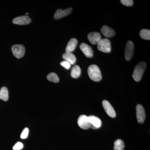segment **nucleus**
<instances>
[{"label": "nucleus", "mask_w": 150, "mask_h": 150, "mask_svg": "<svg viewBox=\"0 0 150 150\" xmlns=\"http://www.w3.org/2000/svg\"><path fill=\"white\" fill-rule=\"evenodd\" d=\"M88 74L91 79L95 82L100 81L102 79V74L99 67L96 65H91L88 69Z\"/></svg>", "instance_id": "1"}, {"label": "nucleus", "mask_w": 150, "mask_h": 150, "mask_svg": "<svg viewBox=\"0 0 150 150\" xmlns=\"http://www.w3.org/2000/svg\"><path fill=\"white\" fill-rule=\"evenodd\" d=\"M146 67V64L145 62H141L135 67L132 76L136 81L139 82L141 80Z\"/></svg>", "instance_id": "2"}, {"label": "nucleus", "mask_w": 150, "mask_h": 150, "mask_svg": "<svg viewBox=\"0 0 150 150\" xmlns=\"http://www.w3.org/2000/svg\"><path fill=\"white\" fill-rule=\"evenodd\" d=\"M98 49L103 53H110L111 51V43L108 38H103L97 44Z\"/></svg>", "instance_id": "3"}, {"label": "nucleus", "mask_w": 150, "mask_h": 150, "mask_svg": "<svg viewBox=\"0 0 150 150\" xmlns=\"http://www.w3.org/2000/svg\"><path fill=\"white\" fill-rule=\"evenodd\" d=\"M11 49L14 56L18 59H21L24 56L25 48L23 45L21 44L13 45Z\"/></svg>", "instance_id": "4"}, {"label": "nucleus", "mask_w": 150, "mask_h": 150, "mask_svg": "<svg viewBox=\"0 0 150 150\" xmlns=\"http://www.w3.org/2000/svg\"><path fill=\"white\" fill-rule=\"evenodd\" d=\"M136 114L138 122L140 123H144L146 118V113L144 108L141 105H137L136 107Z\"/></svg>", "instance_id": "5"}, {"label": "nucleus", "mask_w": 150, "mask_h": 150, "mask_svg": "<svg viewBox=\"0 0 150 150\" xmlns=\"http://www.w3.org/2000/svg\"><path fill=\"white\" fill-rule=\"evenodd\" d=\"M134 50V43L131 41H128L125 50V58L126 61H130L133 57Z\"/></svg>", "instance_id": "6"}, {"label": "nucleus", "mask_w": 150, "mask_h": 150, "mask_svg": "<svg viewBox=\"0 0 150 150\" xmlns=\"http://www.w3.org/2000/svg\"><path fill=\"white\" fill-rule=\"evenodd\" d=\"M79 126L83 129H88L90 128V124L89 122L88 116L85 115H81L78 120Z\"/></svg>", "instance_id": "7"}, {"label": "nucleus", "mask_w": 150, "mask_h": 150, "mask_svg": "<svg viewBox=\"0 0 150 150\" xmlns=\"http://www.w3.org/2000/svg\"><path fill=\"white\" fill-rule=\"evenodd\" d=\"M103 106L107 115L111 118H115L116 116V113L114 108L110 103L106 100H103L102 102Z\"/></svg>", "instance_id": "8"}, {"label": "nucleus", "mask_w": 150, "mask_h": 150, "mask_svg": "<svg viewBox=\"0 0 150 150\" xmlns=\"http://www.w3.org/2000/svg\"><path fill=\"white\" fill-rule=\"evenodd\" d=\"M89 122L90 124V128L92 129H98L100 128L102 124L101 120L95 115H90L88 116Z\"/></svg>", "instance_id": "9"}, {"label": "nucleus", "mask_w": 150, "mask_h": 150, "mask_svg": "<svg viewBox=\"0 0 150 150\" xmlns=\"http://www.w3.org/2000/svg\"><path fill=\"white\" fill-rule=\"evenodd\" d=\"M31 22V19L27 16H24L18 17L14 18L13 23L14 24L19 25H25L29 24Z\"/></svg>", "instance_id": "10"}, {"label": "nucleus", "mask_w": 150, "mask_h": 150, "mask_svg": "<svg viewBox=\"0 0 150 150\" xmlns=\"http://www.w3.org/2000/svg\"><path fill=\"white\" fill-rule=\"evenodd\" d=\"M88 39L93 45H96L101 40V36L98 32L90 33L88 35Z\"/></svg>", "instance_id": "11"}, {"label": "nucleus", "mask_w": 150, "mask_h": 150, "mask_svg": "<svg viewBox=\"0 0 150 150\" xmlns=\"http://www.w3.org/2000/svg\"><path fill=\"white\" fill-rule=\"evenodd\" d=\"M80 49L87 58H92L93 56L92 48L86 43H82L80 46Z\"/></svg>", "instance_id": "12"}, {"label": "nucleus", "mask_w": 150, "mask_h": 150, "mask_svg": "<svg viewBox=\"0 0 150 150\" xmlns=\"http://www.w3.org/2000/svg\"><path fill=\"white\" fill-rule=\"evenodd\" d=\"M72 8H69L66 10L59 9L57 10L55 13L54 15V18L56 20H58L64 17L69 15L72 12Z\"/></svg>", "instance_id": "13"}, {"label": "nucleus", "mask_w": 150, "mask_h": 150, "mask_svg": "<svg viewBox=\"0 0 150 150\" xmlns=\"http://www.w3.org/2000/svg\"><path fill=\"white\" fill-rule=\"evenodd\" d=\"M100 31L103 35L105 37L110 38L113 37L115 35V31L107 25H104L100 29Z\"/></svg>", "instance_id": "14"}, {"label": "nucleus", "mask_w": 150, "mask_h": 150, "mask_svg": "<svg viewBox=\"0 0 150 150\" xmlns=\"http://www.w3.org/2000/svg\"><path fill=\"white\" fill-rule=\"evenodd\" d=\"M78 40L76 38H73L68 42L66 48V52L72 53L76 49L78 44Z\"/></svg>", "instance_id": "15"}, {"label": "nucleus", "mask_w": 150, "mask_h": 150, "mask_svg": "<svg viewBox=\"0 0 150 150\" xmlns=\"http://www.w3.org/2000/svg\"><path fill=\"white\" fill-rule=\"evenodd\" d=\"M62 58L65 61L69 62L71 65L74 64L76 61V56L72 53L66 52L62 56Z\"/></svg>", "instance_id": "16"}, {"label": "nucleus", "mask_w": 150, "mask_h": 150, "mask_svg": "<svg viewBox=\"0 0 150 150\" xmlns=\"http://www.w3.org/2000/svg\"><path fill=\"white\" fill-rule=\"evenodd\" d=\"M81 74V69L78 65H75L72 69L71 76L74 79H77Z\"/></svg>", "instance_id": "17"}, {"label": "nucleus", "mask_w": 150, "mask_h": 150, "mask_svg": "<svg viewBox=\"0 0 150 150\" xmlns=\"http://www.w3.org/2000/svg\"><path fill=\"white\" fill-rule=\"evenodd\" d=\"M8 98V90L6 87H3L0 90V99L6 101Z\"/></svg>", "instance_id": "18"}, {"label": "nucleus", "mask_w": 150, "mask_h": 150, "mask_svg": "<svg viewBox=\"0 0 150 150\" xmlns=\"http://www.w3.org/2000/svg\"><path fill=\"white\" fill-rule=\"evenodd\" d=\"M125 147V144L123 140L118 139L114 142V150H121Z\"/></svg>", "instance_id": "19"}, {"label": "nucleus", "mask_w": 150, "mask_h": 150, "mask_svg": "<svg viewBox=\"0 0 150 150\" xmlns=\"http://www.w3.org/2000/svg\"><path fill=\"white\" fill-rule=\"evenodd\" d=\"M140 37L144 40H150V30H149L143 29L140 31Z\"/></svg>", "instance_id": "20"}, {"label": "nucleus", "mask_w": 150, "mask_h": 150, "mask_svg": "<svg viewBox=\"0 0 150 150\" xmlns=\"http://www.w3.org/2000/svg\"><path fill=\"white\" fill-rule=\"evenodd\" d=\"M47 78L48 81L54 83H58L59 81V76L55 73H50L47 76Z\"/></svg>", "instance_id": "21"}, {"label": "nucleus", "mask_w": 150, "mask_h": 150, "mask_svg": "<svg viewBox=\"0 0 150 150\" xmlns=\"http://www.w3.org/2000/svg\"><path fill=\"white\" fill-rule=\"evenodd\" d=\"M121 4L126 6H131L134 4V1L132 0H121Z\"/></svg>", "instance_id": "22"}, {"label": "nucleus", "mask_w": 150, "mask_h": 150, "mask_svg": "<svg viewBox=\"0 0 150 150\" xmlns=\"http://www.w3.org/2000/svg\"><path fill=\"white\" fill-rule=\"evenodd\" d=\"M60 64L67 70L69 69L70 68H71V65L69 62H67V61H65V60L61 62V63H60Z\"/></svg>", "instance_id": "23"}, {"label": "nucleus", "mask_w": 150, "mask_h": 150, "mask_svg": "<svg viewBox=\"0 0 150 150\" xmlns=\"http://www.w3.org/2000/svg\"><path fill=\"white\" fill-rule=\"evenodd\" d=\"M28 132H29V130H28V128H25L21 135V138L22 139H25L27 138L28 136Z\"/></svg>", "instance_id": "24"}, {"label": "nucleus", "mask_w": 150, "mask_h": 150, "mask_svg": "<svg viewBox=\"0 0 150 150\" xmlns=\"http://www.w3.org/2000/svg\"><path fill=\"white\" fill-rule=\"evenodd\" d=\"M23 145L21 142H17L14 146H13V149L14 150H21L23 148Z\"/></svg>", "instance_id": "25"}, {"label": "nucleus", "mask_w": 150, "mask_h": 150, "mask_svg": "<svg viewBox=\"0 0 150 150\" xmlns=\"http://www.w3.org/2000/svg\"><path fill=\"white\" fill-rule=\"evenodd\" d=\"M26 15H28V13H26Z\"/></svg>", "instance_id": "26"}, {"label": "nucleus", "mask_w": 150, "mask_h": 150, "mask_svg": "<svg viewBox=\"0 0 150 150\" xmlns=\"http://www.w3.org/2000/svg\"><path fill=\"white\" fill-rule=\"evenodd\" d=\"M124 150V149H122V150Z\"/></svg>", "instance_id": "27"}]
</instances>
